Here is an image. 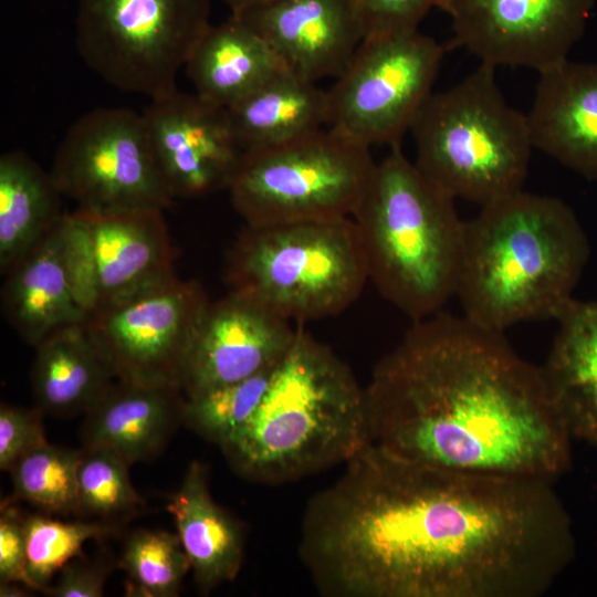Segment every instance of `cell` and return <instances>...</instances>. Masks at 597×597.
I'll use <instances>...</instances> for the list:
<instances>
[{
  "label": "cell",
  "instance_id": "obj_1",
  "mask_svg": "<svg viewBox=\"0 0 597 597\" xmlns=\"http://www.w3.org/2000/svg\"><path fill=\"white\" fill-rule=\"evenodd\" d=\"M552 485L369 443L307 503L301 557L331 597H540L575 555Z\"/></svg>",
  "mask_w": 597,
  "mask_h": 597
},
{
  "label": "cell",
  "instance_id": "obj_2",
  "mask_svg": "<svg viewBox=\"0 0 597 597\" xmlns=\"http://www.w3.org/2000/svg\"><path fill=\"white\" fill-rule=\"evenodd\" d=\"M365 396L371 443L402 459L552 483L570 467L541 367L464 316L412 322Z\"/></svg>",
  "mask_w": 597,
  "mask_h": 597
},
{
  "label": "cell",
  "instance_id": "obj_3",
  "mask_svg": "<svg viewBox=\"0 0 597 597\" xmlns=\"http://www.w3.org/2000/svg\"><path fill=\"white\" fill-rule=\"evenodd\" d=\"M588 256L573 209L522 189L465 222L455 296L468 321L493 332L556 320L574 298Z\"/></svg>",
  "mask_w": 597,
  "mask_h": 597
},
{
  "label": "cell",
  "instance_id": "obj_4",
  "mask_svg": "<svg viewBox=\"0 0 597 597\" xmlns=\"http://www.w3.org/2000/svg\"><path fill=\"white\" fill-rule=\"evenodd\" d=\"M369 443L365 388L298 327L258 409L220 449L241 476L279 484L345 465Z\"/></svg>",
  "mask_w": 597,
  "mask_h": 597
},
{
  "label": "cell",
  "instance_id": "obj_5",
  "mask_svg": "<svg viewBox=\"0 0 597 597\" xmlns=\"http://www.w3.org/2000/svg\"><path fill=\"white\" fill-rule=\"evenodd\" d=\"M376 164L352 218L369 281L412 322L455 296L464 224L449 196L416 167L400 144Z\"/></svg>",
  "mask_w": 597,
  "mask_h": 597
},
{
  "label": "cell",
  "instance_id": "obj_6",
  "mask_svg": "<svg viewBox=\"0 0 597 597\" xmlns=\"http://www.w3.org/2000/svg\"><path fill=\"white\" fill-rule=\"evenodd\" d=\"M494 71L480 63L431 93L409 130L420 172L452 198L481 207L523 189L534 148L526 114L505 101Z\"/></svg>",
  "mask_w": 597,
  "mask_h": 597
},
{
  "label": "cell",
  "instance_id": "obj_7",
  "mask_svg": "<svg viewBox=\"0 0 597 597\" xmlns=\"http://www.w3.org/2000/svg\"><path fill=\"white\" fill-rule=\"evenodd\" d=\"M224 274L230 291L291 322L339 314L369 281L353 218L244 224L228 251Z\"/></svg>",
  "mask_w": 597,
  "mask_h": 597
},
{
  "label": "cell",
  "instance_id": "obj_8",
  "mask_svg": "<svg viewBox=\"0 0 597 597\" xmlns=\"http://www.w3.org/2000/svg\"><path fill=\"white\" fill-rule=\"evenodd\" d=\"M376 164L369 147L322 128L244 154L228 191L247 226L352 218Z\"/></svg>",
  "mask_w": 597,
  "mask_h": 597
},
{
  "label": "cell",
  "instance_id": "obj_9",
  "mask_svg": "<svg viewBox=\"0 0 597 597\" xmlns=\"http://www.w3.org/2000/svg\"><path fill=\"white\" fill-rule=\"evenodd\" d=\"M211 0H78L75 45L111 86L150 100L176 78L209 29Z\"/></svg>",
  "mask_w": 597,
  "mask_h": 597
},
{
  "label": "cell",
  "instance_id": "obj_10",
  "mask_svg": "<svg viewBox=\"0 0 597 597\" xmlns=\"http://www.w3.org/2000/svg\"><path fill=\"white\" fill-rule=\"evenodd\" d=\"M77 210L119 212L170 207L143 113L100 107L80 116L61 139L50 170Z\"/></svg>",
  "mask_w": 597,
  "mask_h": 597
},
{
  "label": "cell",
  "instance_id": "obj_11",
  "mask_svg": "<svg viewBox=\"0 0 597 597\" xmlns=\"http://www.w3.org/2000/svg\"><path fill=\"white\" fill-rule=\"evenodd\" d=\"M446 48L419 30L365 36L327 92V126L371 147L400 144L430 96Z\"/></svg>",
  "mask_w": 597,
  "mask_h": 597
},
{
  "label": "cell",
  "instance_id": "obj_12",
  "mask_svg": "<svg viewBox=\"0 0 597 597\" xmlns=\"http://www.w3.org/2000/svg\"><path fill=\"white\" fill-rule=\"evenodd\" d=\"M209 303L199 282L175 274L98 305L84 325L117 380L181 389L187 357Z\"/></svg>",
  "mask_w": 597,
  "mask_h": 597
},
{
  "label": "cell",
  "instance_id": "obj_13",
  "mask_svg": "<svg viewBox=\"0 0 597 597\" xmlns=\"http://www.w3.org/2000/svg\"><path fill=\"white\" fill-rule=\"evenodd\" d=\"M595 0H446L453 45L491 66L546 71L568 59Z\"/></svg>",
  "mask_w": 597,
  "mask_h": 597
},
{
  "label": "cell",
  "instance_id": "obj_14",
  "mask_svg": "<svg viewBox=\"0 0 597 597\" xmlns=\"http://www.w3.org/2000/svg\"><path fill=\"white\" fill-rule=\"evenodd\" d=\"M143 115L174 199L229 190L244 151L227 108L176 88L150 100Z\"/></svg>",
  "mask_w": 597,
  "mask_h": 597
},
{
  "label": "cell",
  "instance_id": "obj_15",
  "mask_svg": "<svg viewBox=\"0 0 597 597\" xmlns=\"http://www.w3.org/2000/svg\"><path fill=\"white\" fill-rule=\"evenodd\" d=\"M258 301L233 291L209 303L185 365L186 397L239 381L276 365L297 328Z\"/></svg>",
  "mask_w": 597,
  "mask_h": 597
},
{
  "label": "cell",
  "instance_id": "obj_16",
  "mask_svg": "<svg viewBox=\"0 0 597 597\" xmlns=\"http://www.w3.org/2000/svg\"><path fill=\"white\" fill-rule=\"evenodd\" d=\"M308 81L337 78L365 38L353 0H271L232 14Z\"/></svg>",
  "mask_w": 597,
  "mask_h": 597
},
{
  "label": "cell",
  "instance_id": "obj_17",
  "mask_svg": "<svg viewBox=\"0 0 597 597\" xmlns=\"http://www.w3.org/2000/svg\"><path fill=\"white\" fill-rule=\"evenodd\" d=\"M538 74L526 114L533 147L597 179V62L567 59Z\"/></svg>",
  "mask_w": 597,
  "mask_h": 597
},
{
  "label": "cell",
  "instance_id": "obj_18",
  "mask_svg": "<svg viewBox=\"0 0 597 597\" xmlns=\"http://www.w3.org/2000/svg\"><path fill=\"white\" fill-rule=\"evenodd\" d=\"M75 211L90 232L98 305L175 275L174 251L164 210Z\"/></svg>",
  "mask_w": 597,
  "mask_h": 597
},
{
  "label": "cell",
  "instance_id": "obj_19",
  "mask_svg": "<svg viewBox=\"0 0 597 597\" xmlns=\"http://www.w3.org/2000/svg\"><path fill=\"white\" fill-rule=\"evenodd\" d=\"M185 400L178 387L116 380L84 415L82 447L109 449L130 464L151 460L182 423Z\"/></svg>",
  "mask_w": 597,
  "mask_h": 597
},
{
  "label": "cell",
  "instance_id": "obj_20",
  "mask_svg": "<svg viewBox=\"0 0 597 597\" xmlns=\"http://www.w3.org/2000/svg\"><path fill=\"white\" fill-rule=\"evenodd\" d=\"M60 221L4 275L1 289L3 317L33 347L53 331L87 318L64 264Z\"/></svg>",
  "mask_w": 597,
  "mask_h": 597
},
{
  "label": "cell",
  "instance_id": "obj_21",
  "mask_svg": "<svg viewBox=\"0 0 597 597\" xmlns=\"http://www.w3.org/2000/svg\"><path fill=\"white\" fill-rule=\"evenodd\" d=\"M556 321L542 375L572 438L597 446V301L573 298Z\"/></svg>",
  "mask_w": 597,
  "mask_h": 597
},
{
  "label": "cell",
  "instance_id": "obj_22",
  "mask_svg": "<svg viewBox=\"0 0 597 597\" xmlns=\"http://www.w3.org/2000/svg\"><path fill=\"white\" fill-rule=\"evenodd\" d=\"M34 348L30 380L35 406L44 415H85L117 380L84 322L53 331Z\"/></svg>",
  "mask_w": 597,
  "mask_h": 597
},
{
  "label": "cell",
  "instance_id": "obj_23",
  "mask_svg": "<svg viewBox=\"0 0 597 597\" xmlns=\"http://www.w3.org/2000/svg\"><path fill=\"white\" fill-rule=\"evenodd\" d=\"M167 511L174 519L197 586L210 591L233 580L243 562L242 531L213 500L202 463L189 464L179 488L168 496Z\"/></svg>",
  "mask_w": 597,
  "mask_h": 597
},
{
  "label": "cell",
  "instance_id": "obj_24",
  "mask_svg": "<svg viewBox=\"0 0 597 597\" xmlns=\"http://www.w3.org/2000/svg\"><path fill=\"white\" fill-rule=\"evenodd\" d=\"M227 111L244 154L291 143L328 124L327 92L286 69Z\"/></svg>",
  "mask_w": 597,
  "mask_h": 597
},
{
  "label": "cell",
  "instance_id": "obj_25",
  "mask_svg": "<svg viewBox=\"0 0 597 597\" xmlns=\"http://www.w3.org/2000/svg\"><path fill=\"white\" fill-rule=\"evenodd\" d=\"M185 67L196 94L223 108L285 69L268 43L232 14L209 27Z\"/></svg>",
  "mask_w": 597,
  "mask_h": 597
},
{
  "label": "cell",
  "instance_id": "obj_26",
  "mask_svg": "<svg viewBox=\"0 0 597 597\" xmlns=\"http://www.w3.org/2000/svg\"><path fill=\"white\" fill-rule=\"evenodd\" d=\"M62 195L20 150L0 157V273L6 275L62 218Z\"/></svg>",
  "mask_w": 597,
  "mask_h": 597
},
{
  "label": "cell",
  "instance_id": "obj_27",
  "mask_svg": "<svg viewBox=\"0 0 597 597\" xmlns=\"http://www.w3.org/2000/svg\"><path fill=\"white\" fill-rule=\"evenodd\" d=\"M82 449L45 442L9 470L14 496L42 511L77 514V470Z\"/></svg>",
  "mask_w": 597,
  "mask_h": 597
},
{
  "label": "cell",
  "instance_id": "obj_28",
  "mask_svg": "<svg viewBox=\"0 0 597 597\" xmlns=\"http://www.w3.org/2000/svg\"><path fill=\"white\" fill-rule=\"evenodd\" d=\"M119 566L127 575V593L142 597H175L190 562L176 534L138 530L123 547Z\"/></svg>",
  "mask_w": 597,
  "mask_h": 597
},
{
  "label": "cell",
  "instance_id": "obj_29",
  "mask_svg": "<svg viewBox=\"0 0 597 597\" xmlns=\"http://www.w3.org/2000/svg\"><path fill=\"white\" fill-rule=\"evenodd\" d=\"M276 365L245 379L186 397L182 423L220 447L255 412Z\"/></svg>",
  "mask_w": 597,
  "mask_h": 597
},
{
  "label": "cell",
  "instance_id": "obj_30",
  "mask_svg": "<svg viewBox=\"0 0 597 597\" xmlns=\"http://www.w3.org/2000/svg\"><path fill=\"white\" fill-rule=\"evenodd\" d=\"M117 527L102 522H63L43 515L24 519L28 577L32 590L43 593L67 563L82 555L84 544L100 540Z\"/></svg>",
  "mask_w": 597,
  "mask_h": 597
},
{
  "label": "cell",
  "instance_id": "obj_31",
  "mask_svg": "<svg viewBox=\"0 0 597 597\" xmlns=\"http://www.w3.org/2000/svg\"><path fill=\"white\" fill-rule=\"evenodd\" d=\"M81 449L77 514L113 520L137 511L143 501L130 481V463L106 448Z\"/></svg>",
  "mask_w": 597,
  "mask_h": 597
},
{
  "label": "cell",
  "instance_id": "obj_32",
  "mask_svg": "<svg viewBox=\"0 0 597 597\" xmlns=\"http://www.w3.org/2000/svg\"><path fill=\"white\" fill-rule=\"evenodd\" d=\"M60 227L70 283L78 304L88 316L100 301L90 232L77 211L64 213Z\"/></svg>",
  "mask_w": 597,
  "mask_h": 597
},
{
  "label": "cell",
  "instance_id": "obj_33",
  "mask_svg": "<svg viewBox=\"0 0 597 597\" xmlns=\"http://www.w3.org/2000/svg\"><path fill=\"white\" fill-rule=\"evenodd\" d=\"M446 0H353L365 36L395 34L418 30L432 8L441 9Z\"/></svg>",
  "mask_w": 597,
  "mask_h": 597
},
{
  "label": "cell",
  "instance_id": "obj_34",
  "mask_svg": "<svg viewBox=\"0 0 597 597\" xmlns=\"http://www.w3.org/2000/svg\"><path fill=\"white\" fill-rule=\"evenodd\" d=\"M43 412L35 406H0V469L9 471L25 453L48 442Z\"/></svg>",
  "mask_w": 597,
  "mask_h": 597
},
{
  "label": "cell",
  "instance_id": "obj_35",
  "mask_svg": "<svg viewBox=\"0 0 597 597\" xmlns=\"http://www.w3.org/2000/svg\"><path fill=\"white\" fill-rule=\"evenodd\" d=\"M11 504L4 502L1 505L0 583H20L31 588L27 570L24 519Z\"/></svg>",
  "mask_w": 597,
  "mask_h": 597
},
{
  "label": "cell",
  "instance_id": "obj_36",
  "mask_svg": "<svg viewBox=\"0 0 597 597\" xmlns=\"http://www.w3.org/2000/svg\"><path fill=\"white\" fill-rule=\"evenodd\" d=\"M111 565L105 561L73 559L61 570L54 585L44 591L53 597H101Z\"/></svg>",
  "mask_w": 597,
  "mask_h": 597
},
{
  "label": "cell",
  "instance_id": "obj_37",
  "mask_svg": "<svg viewBox=\"0 0 597 597\" xmlns=\"http://www.w3.org/2000/svg\"><path fill=\"white\" fill-rule=\"evenodd\" d=\"M30 590L32 589L20 583H0L1 597L29 596Z\"/></svg>",
  "mask_w": 597,
  "mask_h": 597
},
{
  "label": "cell",
  "instance_id": "obj_38",
  "mask_svg": "<svg viewBox=\"0 0 597 597\" xmlns=\"http://www.w3.org/2000/svg\"><path fill=\"white\" fill-rule=\"evenodd\" d=\"M231 10V14L240 13L271 0H221Z\"/></svg>",
  "mask_w": 597,
  "mask_h": 597
}]
</instances>
